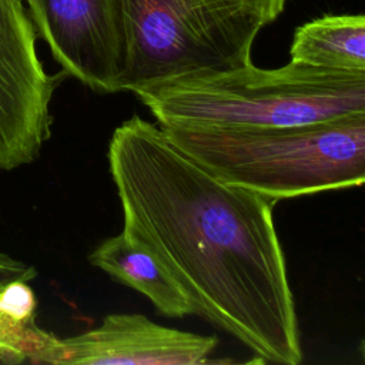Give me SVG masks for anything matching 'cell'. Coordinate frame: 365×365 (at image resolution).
<instances>
[{
    "label": "cell",
    "mask_w": 365,
    "mask_h": 365,
    "mask_svg": "<svg viewBox=\"0 0 365 365\" xmlns=\"http://www.w3.org/2000/svg\"><path fill=\"white\" fill-rule=\"evenodd\" d=\"M107 158L123 230L151 248L194 314L258 362L298 365L297 309L272 215L278 201L220 180L137 114L113 131Z\"/></svg>",
    "instance_id": "obj_1"
},
{
    "label": "cell",
    "mask_w": 365,
    "mask_h": 365,
    "mask_svg": "<svg viewBox=\"0 0 365 365\" xmlns=\"http://www.w3.org/2000/svg\"><path fill=\"white\" fill-rule=\"evenodd\" d=\"M161 127H278L365 114V71L289 61L190 73L133 90Z\"/></svg>",
    "instance_id": "obj_2"
},
{
    "label": "cell",
    "mask_w": 365,
    "mask_h": 365,
    "mask_svg": "<svg viewBox=\"0 0 365 365\" xmlns=\"http://www.w3.org/2000/svg\"><path fill=\"white\" fill-rule=\"evenodd\" d=\"M161 128L220 180L277 201L365 181V114L301 125Z\"/></svg>",
    "instance_id": "obj_3"
},
{
    "label": "cell",
    "mask_w": 365,
    "mask_h": 365,
    "mask_svg": "<svg viewBox=\"0 0 365 365\" xmlns=\"http://www.w3.org/2000/svg\"><path fill=\"white\" fill-rule=\"evenodd\" d=\"M121 91L167 78L247 66L264 23L231 0H120Z\"/></svg>",
    "instance_id": "obj_4"
},
{
    "label": "cell",
    "mask_w": 365,
    "mask_h": 365,
    "mask_svg": "<svg viewBox=\"0 0 365 365\" xmlns=\"http://www.w3.org/2000/svg\"><path fill=\"white\" fill-rule=\"evenodd\" d=\"M21 0H0V168L34 161L50 138V104L67 74H48Z\"/></svg>",
    "instance_id": "obj_5"
},
{
    "label": "cell",
    "mask_w": 365,
    "mask_h": 365,
    "mask_svg": "<svg viewBox=\"0 0 365 365\" xmlns=\"http://www.w3.org/2000/svg\"><path fill=\"white\" fill-rule=\"evenodd\" d=\"M36 31L61 71L97 93H118L125 67L120 0H27Z\"/></svg>",
    "instance_id": "obj_6"
},
{
    "label": "cell",
    "mask_w": 365,
    "mask_h": 365,
    "mask_svg": "<svg viewBox=\"0 0 365 365\" xmlns=\"http://www.w3.org/2000/svg\"><path fill=\"white\" fill-rule=\"evenodd\" d=\"M214 335L164 327L141 314H110L93 329L68 338L50 335L36 364L200 365L212 362Z\"/></svg>",
    "instance_id": "obj_7"
},
{
    "label": "cell",
    "mask_w": 365,
    "mask_h": 365,
    "mask_svg": "<svg viewBox=\"0 0 365 365\" xmlns=\"http://www.w3.org/2000/svg\"><path fill=\"white\" fill-rule=\"evenodd\" d=\"M88 261L114 281L143 294L163 315L181 318L194 314L187 295L158 257L127 231L100 242Z\"/></svg>",
    "instance_id": "obj_8"
},
{
    "label": "cell",
    "mask_w": 365,
    "mask_h": 365,
    "mask_svg": "<svg viewBox=\"0 0 365 365\" xmlns=\"http://www.w3.org/2000/svg\"><path fill=\"white\" fill-rule=\"evenodd\" d=\"M291 61L336 71H365V16H324L299 26Z\"/></svg>",
    "instance_id": "obj_9"
},
{
    "label": "cell",
    "mask_w": 365,
    "mask_h": 365,
    "mask_svg": "<svg viewBox=\"0 0 365 365\" xmlns=\"http://www.w3.org/2000/svg\"><path fill=\"white\" fill-rule=\"evenodd\" d=\"M37 275L34 267L0 252V288L13 281H31Z\"/></svg>",
    "instance_id": "obj_10"
},
{
    "label": "cell",
    "mask_w": 365,
    "mask_h": 365,
    "mask_svg": "<svg viewBox=\"0 0 365 365\" xmlns=\"http://www.w3.org/2000/svg\"><path fill=\"white\" fill-rule=\"evenodd\" d=\"M242 10L251 13L257 19H259L264 26L277 20V17L282 13L287 0H231Z\"/></svg>",
    "instance_id": "obj_11"
}]
</instances>
